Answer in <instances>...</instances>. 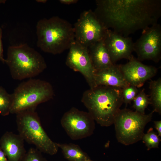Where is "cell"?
Returning a JSON list of instances; mask_svg holds the SVG:
<instances>
[{"mask_svg": "<svg viewBox=\"0 0 161 161\" xmlns=\"http://www.w3.org/2000/svg\"><path fill=\"white\" fill-rule=\"evenodd\" d=\"M57 144L64 157L69 161H85L90 159L88 155L77 145L58 143Z\"/></svg>", "mask_w": 161, "mask_h": 161, "instance_id": "17", "label": "cell"}, {"mask_svg": "<svg viewBox=\"0 0 161 161\" xmlns=\"http://www.w3.org/2000/svg\"><path fill=\"white\" fill-rule=\"evenodd\" d=\"M2 31L0 27V61L3 64L5 63L6 59L4 58L3 54V50L2 41Z\"/></svg>", "mask_w": 161, "mask_h": 161, "instance_id": "24", "label": "cell"}, {"mask_svg": "<svg viewBox=\"0 0 161 161\" xmlns=\"http://www.w3.org/2000/svg\"><path fill=\"white\" fill-rule=\"evenodd\" d=\"M61 123L68 135L74 140L90 136L95 128V121L89 113L75 107L64 113Z\"/></svg>", "mask_w": 161, "mask_h": 161, "instance_id": "9", "label": "cell"}, {"mask_svg": "<svg viewBox=\"0 0 161 161\" xmlns=\"http://www.w3.org/2000/svg\"><path fill=\"white\" fill-rule=\"evenodd\" d=\"M36 28L37 46L46 52L61 54L69 49L75 40L72 25L57 16L40 20Z\"/></svg>", "mask_w": 161, "mask_h": 161, "instance_id": "3", "label": "cell"}, {"mask_svg": "<svg viewBox=\"0 0 161 161\" xmlns=\"http://www.w3.org/2000/svg\"><path fill=\"white\" fill-rule=\"evenodd\" d=\"M133 101V107L135 111L142 114H145V109L150 104L149 96L146 94L144 89L139 91Z\"/></svg>", "mask_w": 161, "mask_h": 161, "instance_id": "20", "label": "cell"}, {"mask_svg": "<svg viewBox=\"0 0 161 161\" xmlns=\"http://www.w3.org/2000/svg\"><path fill=\"white\" fill-rule=\"evenodd\" d=\"M5 63L12 78L17 80L38 76L47 67L41 55L26 44L9 47Z\"/></svg>", "mask_w": 161, "mask_h": 161, "instance_id": "4", "label": "cell"}, {"mask_svg": "<svg viewBox=\"0 0 161 161\" xmlns=\"http://www.w3.org/2000/svg\"><path fill=\"white\" fill-rule=\"evenodd\" d=\"M104 42L114 64L123 59L129 60L134 56V43L131 38L124 37L107 29Z\"/></svg>", "mask_w": 161, "mask_h": 161, "instance_id": "13", "label": "cell"}, {"mask_svg": "<svg viewBox=\"0 0 161 161\" xmlns=\"http://www.w3.org/2000/svg\"><path fill=\"white\" fill-rule=\"evenodd\" d=\"M103 40L88 48L91 60L95 71L105 69L114 64L112 61Z\"/></svg>", "mask_w": 161, "mask_h": 161, "instance_id": "16", "label": "cell"}, {"mask_svg": "<svg viewBox=\"0 0 161 161\" xmlns=\"http://www.w3.org/2000/svg\"><path fill=\"white\" fill-rule=\"evenodd\" d=\"M0 161H9L0 147Z\"/></svg>", "mask_w": 161, "mask_h": 161, "instance_id": "27", "label": "cell"}, {"mask_svg": "<svg viewBox=\"0 0 161 161\" xmlns=\"http://www.w3.org/2000/svg\"><path fill=\"white\" fill-rule=\"evenodd\" d=\"M95 161L92 160L90 159L89 160H86V161Z\"/></svg>", "mask_w": 161, "mask_h": 161, "instance_id": "30", "label": "cell"}, {"mask_svg": "<svg viewBox=\"0 0 161 161\" xmlns=\"http://www.w3.org/2000/svg\"><path fill=\"white\" fill-rule=\"evenodd\" d=\"M21 161H47L42 155L41 152L36 148H30Z\"/></svg>", "mask_w": 161, "mask_h": 161, "instance_id": "23", "label": "cell"}, {"mask_svg": "<svg viewBox=\"0 0 161 161\" xmlns=\"http://www.w3.org/2000/svg\"><path fill=\"white\" fill-rule=\"evenodd\" d=\"M121 90L123 103L126 106L133 101L139 91L138 88L132 85L122 89Z\"/></svg>", "mask_w": 161, "mask_h": 161, "instance_id": "22", "label": "cell"}, {"mask_svg": "<svg viewBox=\"0 0 161 161\" xmlns=\"http://www.w3.org/2000/svg\"><path fill=\"white\" fill-rule=\"evenodd\" d=\"M35 109H30L16 114L18 134L41 153L55 155L59 148L57 143L51 139L43 129Z\"/></svg>", "mask_w": 161, "mask_h": 161, "instance_id": "5", "label": "cell"}, {"mask_svg": "<svg viewBox=\"0 0 161 161\" xmlns=\"http://www.w3.org/2000/svg\"><path fill=\"white\" fill-rule=\"evenodd\" d=\"M95 86H106L121 89L130 85L124 78L118 65L115 64L95 71Z\"/></svg>", "mask_w": 161, "mask_h": 161, "instance_id": "15", "label": "cell"}, {"mask_svg": "<svg viewBox=\"0 0 161 161\" xmlns=\"http://www.w3.org/2000/svg\"><path fill=\"white\" fill-rule=\"evenodd\" d=\"M66 65L69 68L82 74L90 88L95 86L93 66L89 49L75 40L69 48Z\"/></svg>", "mask_w": 161, "mask_h": 161, "instance_id": "11", "label": "cell"}, {"mask_svg": "<svg viewBox=\"0 0 161 161\" xmlns=\"http://www.w3.org/2000/svg\"><path fill=\"white\" fill-rule=\"evenodd\" d=\"M154 112L153 111L147 114H142L126 109H120L114 123L118 142L127 145L141 140L145 128Z\"/></svg>", "mask_w": 161, "mask_h": 161, "instance_id": "7", "label": "cell"}, {"mask_svg": "<svg viewBox=\"0 0 161 161\" xmlns=\"http://www.w3.org/2000/svg\"><path fill=\"white\" fill-rule=\"evenodd\" d=\"M154 127L158 132V135L161 136V121L158 120L154 121Z\"/></svg>", "mask_w": 161, "mask_h": 161, "instance_id": "25", "label": "cell"}, {"mask_svg": "<svg viewBox=\"0 0 161 161\" xmlns=\"http://www.w3.org/2000/svg\"><path fill=\"white\" fill-rule=\"evenodd\" d=\"M12 95L10 113L16 114L22 111L36 109L39 104L52 99L54 92L49 83L31 78L19 84Z\"/></svg>", "mask_w": 161, "mask_h": 161, "instance_id": "6", "label": "cell"}, {"mask_svg": "<svg viewBox=\"0 0 161 161\" xmlns=\"http://www.w3.org/2000/svg\"><path fill=\"white\" fill-rule=\"evenodd\" d=\"M24 140L19 134L7 131L0 139V147L9 161H21L27 151Z\"/></svg>", "mask_w": 161, "mask_h": 161, "instance_id": "14", "label": "cell"}, {"mask_svg": "<svg viewBox=\"0 0 161 161\" xmlns=\"http://www.w3.org/2000/svg\"><path fill=\"white\" fill-rule=\"evenodd\" d=\"M12 102V94H9L0 86V115L5 116L10 113Z\"/></svg>", "mask_w": 161, "mask_h": 161, "instance_id": "19", "label": "cell"}, {"mask_svg": "<svg viewBox=\"0 0 161 161\" xmlns=\"http://www.w3.org/2000/svg\"><path fill=\"white\" fill-rule=\"evenodd\" d=\"M36 1L38 2L42 3H45L47 1V0H36Z\"/></svg>", "mask_w": 161, "mask_h": 161, "instance_id": "28", "label": "cell"}, {"mask_svg": "<svg viewBox=\"0 0 161 161\" xmlns=\"http://www.w3.org/2000/svg\"><path fill=\"white\" fill-rule=\"evenodd\" d=\"M94 12L107 29L124 37L157 23L160 0H98Z\"/></svg>", "mask_w": 161, "mask_h": 161, "instance_id": "1", "label": "cell"}, {"mask_svg": "<svg viewBox=\"0 0 161 161\" xmlns=\"http://www.w3.org/2000/svg\"><path fill=\"white\" fill-rule=\"evenodd\" d=\"M150 91V103L153 108V111L161 114V78L151 80L149 83Z\"/></svg>", "mask_w": 161, "mask_h": 161, "instance_id": "18", "label": "cell"}, {"mask_svg": "<svg viewBox=\"0 0 161 161\" xmlns=\"http://www.w3.org/2000/svg\"><path fill=\"white\" fill-rule=\"evenodd\" d=\"M133 48L140 61H159L161 58L160 25L157 23L143 30L140 37L134 42Z\"/></svg>", "mask_w": 161, "mask_h": 161, "instance_id": "10", "label": "cell"}, {"mask_svg": "<svg viewBox=\"0 0 161 161\" xmlns=\"http://www.w3.org/2000/svg\"><path fill=\"white\" fill-rule=\"evenodd\" d=\"M59 1L61 4H71L77 3L78 0H60Z\"/></svg>", "mask_w": 161, "mask_h": 161, "instance_id": "26", "label": "cell"}, {"mask_svg": "<svg viewBox=\"0 0 161 161\" xmlns=\"http://www.w3.org/2000/svg\"><path fill=\"white\" fill-rule=\"evenodd\" d=\"M122 89L112 86H96L85 91L81 102L97 123L108 127L114 124L123 103Z\"/></svg>", "mask_w": 161, "mask_h": 161, "instance_id": "2", "label": "cell"}, {"mask_svg": "<svg viewBox=\"0 0 161 161\" xmlns=\"http://www.w3.org/2000/svg\"><path fill=\"white\" fill-rule=\"evenodd\" d=\"M73 27L75 40L88 48L103 40L107 30L91 10L82 13Z\"/></svg>", "mask_w": 161, "mask_h": 161, "instance_id": "8", "label": "cell"}, {"mask_svg": "<svg viewBox=\"0 0 161 161\" xmlns=\"http://www.w3.org/2000/svg\"><path fill=\"white\" fill-rule=\"evenodd\" d=\"M118 65L127 82L138 88L155 76L157 72L155 67L144 64L134 57L126 63Z\"/></svg>", "mask_w": 161, "mask_h": 161, "instance_id": "12", "label": "cell"}, {"mask_svg": "<svg viewBox=\"0 0 161 161\" xmlns=\"http://www.w3.org/2000/svg\"><path fill=\"white\" fill-rule=\"evenodd\" d=\"M159 137L152 128L149 129L146 133L144 134L141 140L147 147V150L153 148H158L160 141Z\"/></svg>", "mask_w": 161, "mask_h": 161, "instance_id": "21", "label": "cell"}, {"mask_svg": "<svg viewBox=\"0 0 161 161\" xmlns=\"http://www.w3.org/2000/svg\"><path fill=\"white\" fill-rule=\"evenodd\" d=\"M6 1L5 0H0V4L4 3Z\"/></svg>", "mask_w": 161, "mask_h": 161, "instance_id": "29", "label": "cell"}]
</instances>
